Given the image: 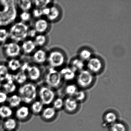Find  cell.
Segmentation results:
<instances>
[{
  "label": "cell",
  "instance_id": "1",
  "mask_svg": "<svg viewBox=\"0 0 131 131\" xmlns=\"http://www.w3.org/2000/svg\"><path fill=\"white\" fill-rule=\"evenodd\" d=\"M17 9L16 1H0V28H7L15 22Z\"/></svg>",
  "mask_w": 131,
  "mask_h": 131
},
{
  "label": "cell",
  "instance_id": "2",
  "mask_svg": "<svg viewBox=\"0 0 131 131\" xmlns=\"http://www.w3.org/2000/svg\"><path fill=\"white\" fill-rule=\"evenodd\" d=\"M9 27L10 40L20 43L27 39V34L30 27L28 24L16 21Z\"/></svg>",
  "mask_w": 131,
  "mask_h": 131
},
{
  "label": "cell",
  "instance_id": "3",
  "mask_svg": "<svg viewBox=\"0 0 131 131\" xmlns=\"http://www.w3.org/2000/svg\"><path fill=\"white\" fill-rule=\"evenodd\" d=\"M18 95L22 102L27 105L31 104L36 100L38 96V87L36 83L27 82L20 86L18 90Z\"/></svg>",
  "mask_w": 131,
  "mask_h": 131
},
{
  "label": "cell",
  "instance_id": "4",
  "mask_svg": "<svg viewBox=\"0 0 131 131\" xmlns=\"http://www.w3.org/2000/svg\"><path fill=\"white\" fill-rule=\"evenodd\" d=\"M67 57L63 50L58 48L51 49L48 52L47 63L49 67L58 69L65 66Z\"/></svg>",
  "mask_w": 131,
  "mask_h": 131
},
{
  "label": "cell",
  "instance_id": "5",
  "mask_svg": "<svg viewBox=\"0 0 131 131\" xmlns=\"http://www.w3.org/2000/svg\"><path fill=\"white\" fill-rule=\"evenodd\" d=\"M43 79L45 85L53 90L59 88L63 81L59 71L50 67L44 72Z\"/></svg>",
  "mask_w": 131,
  "mask_h": 131
},
{
  "label": "cell",
  "instance_id": "6",
  "mask_svg": "<svg viewBox=\"0 0 131 131\" xmlns=\"http://www.w3.org/2000/svg\"><path fill=\"white\" fill-rule=\"evenodd\" d=\"M24 71L27 75L29 82L36 83L40 81L43 78L45 71L42 66L29 62Z\"/></svg>",
  "mask_w": 131,
  "mask_h": 131
},
{
  "label": "cell",
  "instance_id": "7",
  "mask_svg": "<svg viewBox=\"0 0 131 131\" xmlns=\"http://www.w3.org/2000/svg\"><path fill=\"white\" fill-rule=\"evenodd\" d=\"M75 79L78 86L82 89H86L93 84L95 77V75L85 69L78 73Z\"/></svg>",
  "mask_w": 131,
  "mask_h": 131
},
{
  "label": "cell",
  "instance_id": "8",
  "mask_svg": "<svg viewBox=\"0 0 131 131\" xmlns=\"http://www.w3.org/2000/svg\"><path fill=\"white\" fill-rule=\"evenodd\" d=\"M2 46L3 53L7 59L19 58L22 54L20 43H19L10 40Z\"/></svg>",
  "mask_w": 131,
  "mask_h": 131
},
{
  "label": "cell",
  "instance_id": "9",
  "mask_svg": "<svg viewBox=\"0 0 131 131\" xmlns=\"http://www.w3.org/2000/svg\"><path fill=\"white\" fill-rule=\"evenodd\" d=\"M55 95L54 90L46 85L38 88V96L44 105H49L52 103L55 99Z\"/></svg>",
  "mask_w": 131,
  "mask_h": 131
},
{
  "label": "cell",
  "instance_id": "10",
  "mask_svg": "<svg viewBox=\"0 0 131 131\" xmlns=\"http://www.w3.org/2000/svg\"><path fill=\"white\" fill-rule=\"evenodd\" d=\"M104 67L103 60L97 56H93L86 64V69L95 75L100 73L103 70Z\"/></svg>",
  "mask_w": 131,
  "mask_h": 131
},
{
  "label": "cell",
  "instance_id": "11",
  "mask_svg": "<svg viewBox=\"0 0 131 131\" xmlns=\"http://www.w3.org/2000/svg\"><path fill=\"white\" fill-rule=\"evenodd\" d=\"M48 51L44 48H37L31 56V62L42 66L47 63Z\"/></svg>",
  "mask_w": 131,
  "mask_h": 131
},
{
  "label": "cell",
  "instance_id": "12",
  "mask_svg": "<svg viewBox=\"0 0 131 131\" xmlns=\"http://www.w3.org/2000/svg\"><path fill=\"white\" fill-rule=\"evenodd\" d=\"M32 27L38 34H45L49 31L51 28V23L44 17L34 19Z\"/></svg>",
  "mask_w": 131,
  "mask_h": 131
},
{
  "label": "cell",
  "instance_id": "13",
  "mask_svg": "<svg viewBox=\"0 0 131 131\" xmlns=\"http://www.w3.org/2000/svg\"><path fill=\"white\" fill-rule=\"evenodd\" d=\"M22 54L31 56L37 49L33 39H27L20 43Z\"/></svg>",
  "mask_w": 131,
  "mask_h": 131
},
{
  "label": "cell",
  "instance_id": "14",
  "mask_svg": "<svg viewBox=\"0 0 131 131\" xmlns=\"http://www.w3.org/2000/svg\"><path fill=\"white\" fill-rule=\"evenodd\" d=\"M62 16V11L60 7L57 4H52L50 6L49 14L45 18L50 23H55L60 19Z\"/></svg>",
  "mask_w": 131,
  "mask_h": 131
},
{
  "label": "cell",
  "instance_id": "15",
  "mask_svg": "<svg viewBox=\"0 0 131 131\" xmlns=\"http://www.w3.org/2000/svg\"><path fill=\"white\" fill-rule=\"evenodd\" d=\"M31 114L30 108L26 105H20L17 108L15 112L16 119L20 122H24L29 119Z\"/></svg>",
  "mask_w": 131,
  "mask_h": 131
},
{
  "label": "cell",
  "instance_id": "16",
  "mask_svg": "<svg viewBox=\"0 0 131 131\" xmlns=\"http://www.w3.org/2000/svg\"><path fill=\"white\" fill-rule=\"evenodd\" d=\"M23 62L19 58H12L7 59L6 64L10 72L13 74L21 69Z\"/></svg>",
  "mask_w": 131,
  "mask_h": 131
},
{
  "label": "cell",
  "instance_id": "17",
  "mask_svg": "<svg viewBox=\"0 0 131 131\" xmlns=\"http://www.w3.org/2000/svg\"><path fill=\"white\" fill-rule=\"evenodd\" d=\"M2 90L7 94H13L16 91L17 85L14 80L13 77L8 79L2 83Z\"/></svg>",
  "mask_w": 131,
  "mask_h": 131
},
{
  "label": "cell",
  "instance_id": "18",
  "mask_svg": "<svg viewBox=\"0 0 131 131\" xmlns=\"http://www.w3.org/2000/svg\"><path fill=\"white\" fill-rule=\"evenodd\" d=\"M59 72L63 80L70 82L76 79V73L74 72L69 66H64L60 69Z\"/></svg>",
  "mask_w": 131,
  "mask_h": 131
},
{
  "label": "cell",
  "instance_id": "19",
  "mask_svg": "<svg viewBox=\"0 0 131 131\" xmlns=\"http://www.w3.org/2000/svg\"><path fill=\"white\" fill-rule=\"evenodd\" d=\"M63 107L67 112L72 113L78 109L79 102L73 97H68L64 101Z\"/></svg>",
  "mask_w": 131,
  "mask_h": 131
},
{
  "label": "cell",
  "instance_id": "20",
  "mask_svg": "<svg viewBox=\"0 0 131 131\" xmlns=\"http://www.w3.org/2000/svg\"><path fill=\"white\" fill-rule=\"evenodd\" d=\"M13 77V74L9 70L6 62H0V83L5 82L8 79Z\"/></svg>",
  "mask_w": 131,
  "mask_h": 131
},
{
  "label": "cell",
  "instance_id": "21",
  "mask_svg": "<svg viewBox=\"0 0 131 131\" xmlns=\"http://www.w3.org/2000/svg\"><path fill=\"white\" fill-rule=\"evenodd\" d=\"M16 5L17 9L21 11L30 12L34 8L32 1L30 0H19L16 1Z\"/></svg>",
  "mask_w": 131,
  "mask_h": 131
},
{
  "label": "cell",
  "instance_id": "22",
  "mask_svg": "<svg viewBox=\"0 0 131 131\" xmlns=\"http://www.w3.org/2000/svg\"><path fill=\"white\" fill-rule=\"evenodd\" d=\"M57 110L53 107L47 106L43 108L41 113V117L45 121H51L56 115Z\"/></svg>",
  "mask_w": 131,
  "mask_h": 131
},
{
  "label": "cell",
  "instance_id": "23",
  "mask_svg": "<svg viewBox=\"0 0 131 131\" xmlns=\"http://www.w3.org/2000/svg\"><path fill=\"white\" fill-rule=\"evenodd\" d=\"M70 67L76 73L79 72L85 69L86 67L85 62L83 61L79 57L74 58L70 62Z\"/></svg>",
  "mask_w": 131,
  "mask_h": 131
},
{
  "label": "cell",
  "instance_id": "24",
  "mask_svg": "<svg viewBox=\"0 0 131 131\" xmlns=\"http://www.w3.org/2000/svg\"><path fill=\"white\" fill-rule=\"evenodd\" d=\"M13 75L14 80L17 85H21L28 82L26 73L23 70L20 69L17 72L13 73Z\"/></svg>",
  "mask_w": 131,
  "mask_h": 131
},
{
  "label": "cell",
  "instance_id": "25",
  "mask_svg": "<svg viewBox=\"0 0 131 131\" xmlns=\"http://www.w3.org/2000/svg\"><path fill=\"white\" fill-rule=\"evenodd\" d=\"M8 105L10 106L12 108H17L21 105L23 103L22 99L18 94H11L8 97L7 101Z\"/></svg>",
  "mask_w": 131,
  "mask_h": 131
},
{
  "label": "cell",
  "instance_id": "26",
  "mask_svg": "<svg viewBox=\"0 0 131 131\" xmlns=\"http://www.w3.org/2000/svg\"><path fill=\"white\" fill-rule=\"evenodd\" d=\"M13 113V109L8 105L3 104L0 105V119L9 118L12 117Z\"/></svg>",
  "mask_w": 131,
  "mask_h": 131
},
{
  "label": "cell",
  "instance_id": "27",
  "mask_svg": "<svg viewBox=\"0 0 131 131\" xmlns=\"http://www.w3.org/2000/svg\"><path fill=\"white\" fill-rule=\"evenodd\" d=\"M33 40L37 48H44L49 41L48 37L45 34H37Z\"/></svg>",
  "mask_w": 131,
  "mask_h": 131
},
{
  "label": "cell",
  "instance_id": "28",
  "mask_svg": "<svg viewBox=\"0 0 131 131\" xmlns=\"http://www.w3.org/2000/svg\"><path fill=\"white\" fill-rule=\"evenodd\" d=\"M17 120L13 117L5 119L3 124L4 129L7 131H14L17 128Z\"/></svg>",
  "mask_w": 131,
  "mask_h": 131
},
{
  "label": "cell",
  "instance_id": "29",
  "mask_svg": "<svg viewBox=\"0 0 131 131\" xmlns=\"http://www.w3.org/2000/svg\"><path fill=\"white\" fill-rule=\"evenodd\" d=\"M31 113L35 115L41 114L44 108V105L39 100H36L30 104Z\"/></svg>",
  "mask_w": 131,
  "mask_h": 131
},
{
  "label": "cell",
  "instance_id": "30",
  "mask_svg": "<svg viewBox=\"0 0 131 131\" xmlns=\"http://www.w3.org/2000/svg\"><path fill=\"white\" fill-rule=\"evenodd\" d=\"M93 56L91 50L87 48H84L80 50L78 57L85 62H87Z\"/></svg>",
  "mask_w": 131,
  "mask_h": 131
},
{
  "label": "cell",
  "instance_id": "31",
  "mask_svg": "<svg viewBox=\"0 0 131 131\" xmlns=\"http://www.w3.org/2000/svg\"><path fill=\"white\" fill-rule=\"evenodd\" d=\"M9 30L5 27L0 28V46H2L9 41Z\"/></svg>",
  "mask_w": 131,
  "mask_h": 131
},
{
  "label": "cell",
  "instance_id": "32",
  "mask_svg": "<svg viewBox=\"0 0 131 131\" xmlns=\"http://www.w3.org/2000/svg\"><path fill=\"white\" fill-rule=\"evenodd\" d=\"M20 21L24 23L27 24L32 21L33 18L30 12L21 11L18 15Z\"/></svg>",
  "mask_w": 131,
  "mask_h": 131
},
{
  "label": "cell",
  "instance_id": "33",
  "mask_svg": "<svg viewBox=\"0 0 131 131\" xmlns=\"http://www.w3.org/2000/svg\"><path fill=\"white\" fill-rule=\"evenodd\" d=\"M118 116L117 115L113 112H108L105 114L104 117V119L106 123L110 125L117 122Z\"/></svg>",
  "mask_w": 131,
  "mask_h": 131
},
{
  "label": "cell",
  "instance_id": "34",
  "mask_svg": "<svg viewBox=\"0 0 131 131\" xmlns=\"http://www.w3.org/2000/svg\"><path fill=\"white\" fill-rule=\"evenodd\" d=\"M110 131H127L126 126L123 123L116 122L110 126Z\"/></svg>",
  "mask_w": 131,
  "mask_h": 131
},
{
  "label": "cell",
  "instance_id": "35",
  "mask_svg": "<svg viewBox=\"0 0 131 131\" xmlns=\"http://www.w3.org/2000/svg\"><path fill=\"white\" fill-rule=\"evenodd\" d=\"M78 91L77 86L74 84H69L65 89V93L69 97L74 96Z\"/></svg>",
  "mask_w": 131,
  "mask_h": 131
},
{
  "label": "cell",
  "instance_id": "36",
  "mask_svg": "<svg viewBox=\"0 0 131 131\" xmlns=\"http://www.w3.org/2000/svg\"><path fill=\"white\" fill-rule=\"evenodd\" d=\"M34 7L42 9L52 5L50 1H32Z\"/></svg>",
  "mask_w": 131,
  "mask_h": 131
},
{
  "label": "cell",
  "instance_id": "37",
  "mask_svg": "<svg viewBox=\"0 0 131 131\" xmlns=\"http://www.w3.org/2000/svg\"><path fill=\"white\" fill-rule=\"evenodd\" d=\"M52 103V107L56 110L61 109L64 105V101L60 98L55 99Z\"/></svg>",
  "mask_w": 131,
  "mask_h": 131
},
{
  "label": "cell",
  "instance_id": "38",
  "mask_svg": "<svg viewBox=\"0 0 131 131\" xmlns=\"http://www.w3.org/2000/svg\"><path fill=\"white\" fill-rule=\"evenodd\" d=\"M33 19H39L43 17L42 13V9L34 7L30 11Z\"/></svg>",
  "mask_w": 131,
  "mask_h": 131
},
{
  "label": "cell",
  "instance_id": "39",
  "mask_svg": "<svg viewBox=\"0 0 131 131\" xmlns=\"http://www.w3.org/2000/svg\"><path fill=\"white\" fill-rule=\"evenodd\" d=\"M86 97V93L83 90H78L75 94L73 98L78 102H82L85 100Z\"/></svg>",
  "mask_w": 131,
  "mask_h": 131
},
{
  "label": "cell",
  "instance_id": "40",
  "mask_svg": "<svg viewBox=\"0 0 131 131\" xmlns=\"http://www.w3.org/2000/svg\"><path fill=\"white\" fill-rule=\"evenodd\" d=\"M8 95L3 90H0V105H3L7 102Z\"/></svg>",
  "mask_w": 131,
  "mask_h": 131
},
{
  "label": "cell",
  "instance_id": "41",
  "mask_svg": "<svg viewBox=\"0 0 131 131\" xmlns=\"http://www.w3.org/2000/svg\"><path fill=\"white\" fill-rule=\"evenodd\" d=\"M38 34L33 27H30L27 34V39H34Z\"/></svg>",
  "mask_w": 131,
  "mask_h": 131
},
{
  "label": "cell",
  "instance_id": "42",
  "mask_svg": "<svg viewBox=\"0 0 131 131\" xmlns=\"http://www.w3.org/2000/svg\"><path fill=\"white\" fill-rule=\"evenodd\" d=\"M0 122H1V120H0Z\"/></svg>",
  "mask_w": 131,
  "mask_h": 131
},
{
  "label": "cell",
  "instance_id": "43",
  "mask_svg": "<svg viewBox=\"0 0 131 131\" xmlns=\"http://www.w3.org/2000/svg\"></svg>",
  "mask_w": 131,
  "mask_h": 131
}]
</instances>
